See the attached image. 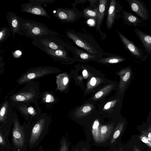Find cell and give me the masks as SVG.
<instances>
[{
	"mask_svg": "<svg viewBox=\"0 0 151 151\" xmlns=\"http://www.w3.org/2000/svg\"><path fill=\"white\" fill-rule=\"evenodd\" d=\"M49 119L40 118L30 125L27 134L28 147L30 149L37 147L48 132Z\"/></svg>",
	"mask_w": 151,
	"mask_h": 151,
	"instance_id": "1",
	"label": "cell"
},
{
	"mask_svg": "<svg viewBox=\"0 0 151 151\" xmlns=\"http://www.w3.org/2000/svg\"><path fill=\"white\" fill-rule=\"evenodd\" d=\"M22 31L25 36L32 39L50 35L59 36V34L50 29L43 23L18 16Z\"/></svg>",
	"mask_w": 151,
	"mask_h": 151,
	"instance_id": "2",
	"label": "cell"
},
{
	"mask_svg": "<svg viewBox=\"0 0 151 151\" xmlns=\"http://www.w3.org/2000/svg\"><path fill=\"white\" fill-rule=\"evenodd\" d=\"M30 123L21 125L18 119H14L12 129V151H27L28 131Z\"/></svg>",
	"mask_w": 151,
	"mask_h": 151,
	"instance_id": "3",
	"label": "cell"
},
{
	"mask_svg": "<svg viewBox=\"0 0 151 151\" xmlns=\"http://www.w3.org/2000/svg\"><path fill=\"white\" fill-rule=\"evenodd\" d=\"M59 36L50 35L34 38L32 39L31 42L33 45H41L52 50L69 49L68 44Z\"/></svg>",
	"mask_w": 151,
	"mask_h": 151,
	"instance_id": "4",
	"label": "cell"
},
{
	"mask_svg": "<svg viewBox=\"0 0 151 151\" xmlns=\"http://www.w3.org/2000/svg\"><path fill=\"white\" fill-rule=\"evenodd\" d=\"M57 69L51 66H39L29 69L18 80L19 83H22L30 80L45 75L55 73Z\"/></svg>",
	"mask_w": 151,
	"mask_h": 151,
	"instance_id": "5",
	"label": "cell"
},
{
	"mask_svg": "<svg viewBox=\"0 0 151 151\" xmlns=\"http://www.w3.org/2000/svg\"><path fill=\"white\" fill-rule=\"evenodd\" d=\"M67 37L72 40L78 47L85 50L88 52L92 54H98V51L91 42L82 38L78 33H73L71 31L65 32Z\"/></svg>",
	"mask_w": 151,
	"mask_h": 151,
	"instance_id": "6",
	"label": "cell"
},
{
	"mask_svg": "<svg viewBox=\"0 0 151 151\" xmlns=\"http://www.w3.org/2000/svg\"><path fill=\"white\" fill-rule=\"evenodd\" d=\"M132 11L143 21L148 20L150 17L149 11L144 3L140 0H126Z\"/></svg>",
	"mask_w": 151,
	"mask_h": 151,
	"instance_id": "7",
	"label": "cell"
},
{
	"mask_svg": "<svg viewBox=\"0 0 151 151\" xmlns=\"http://www.w3.org/2000/svg\"><path fill=\"white\" fill-rule=\"evenodd\" d=\"M52 15L59 20L65 22H71L78 17L77 12L72 9L58 8L53 12Z\"/></svg>",
	"mask_w": 151,
	"mask_h": 151,
	"instance_id": "8",
	"label": "cell"
},
{
	"mask_svg": "<svg viewBox=\"0 0 151 151\" xmlns=\"http://www.w3.org/2000/svg\"><path fill=\"white\" fill-rule=\"evenodd\" d=\"M42 5L30 2L21 4V10L24 12L29 13L35 15L46 17L50 19L51 17Z\"/></svg>",
	"mask_w": 151,
	"mask_h": 151,
	"instance_id": "9",
	"label": "cell"
},
{
	"mask_svg": "<svg viewBox=\"0 0 151 151\" xmlns=\"http://www.w3.org/2000/svg\"><path fill=\"white\" fill-rule=\"evenodd\" d=\"M18 17V16L15 13L13 12H8L6 15V18L13 39L15 38L16 34L25 36L21 29Z\"/></svg>",
	"mask_w": 151,
	"mask_h": 151,
	"instance_id": "10",
	"label": "cell"
},
{
	"mask_svg": "<svg viewBox=\"0 0 151 151\" xmlns=\"http://www.w3.org/2000/svg\"><path fill=\"white\" fill-rule=\"evenodd\" d=\"M34 45L50 55L55 61H65L69 58L66 50H52L41 45Z\"/></svg>",
	"mask_w": 151,
	"mask_h": 151,
	"instance_id": "11",
	"label": "cell"
},
{
	"mask_svg": "<svg viewBox=\"0 0 151 151\" xmlns=\"http://www.w3.org/2000/svg\"><path fill=\"white\" fill-rule=\"evenodd\" d=\"M117 3L115 0L110 1L106 22L107 27L109 29L111 28L114 23L117 12L122 10L120 6L116 7Z\"/></svg>",
	"mask_w": 151,
	"mask_h": 151,
	"instance_id": "12",
	"label": "cell"
},
{
	"mask_svg": "<svg viewBox=\"0 0 151 151\" xmlns=\"http://www.w3.org/2000/svg\"><path fill=\"white\" fill-rule=\"evenodd\" d=\"M118 34L122 42L133 55L138 58L142 57L143 52L140 48L129 40L121 32H118Z\"/></svg>",
	"mask_w": 151,
	"mask_h": 151,
	"instance_id": "13",
	"label": "cell"
},
{
	"mask_svg": "<svg viewBox=\"0 0 151 151\" xmlns=\"http://www.w3.org/2000/svg\"><path fill=\"white\" fill-rule=\"evenodd\" d=\"M134 32L142 43L146 52L151 55V35L135 28Z\"/></svg>",
	"mask_w": 151,
	"mask_h": 151,
	"instance_id": "14",
	"label": "cell"
},
{
	"mask_svg": "<svg viewBox=\"0 0 151 151\" xmlns=\"http://www.w3.org/2000/svg\"><path fill=\"white\" fill-rule=\"evenodd\" d=\"M9 135L5 129L0 127V150L1 151H10L12 146L10 142Z\"/></svg>",
	"mask_w": 151,
	"mask_h": 151,
	"instance_id": "15",
	"label": "cell"
},
{
	"mask_svg": "<svg viewBox=\"0 0 151 151\" xmlns=\"http://www.w3.org/2000/svg\"><path fill=\"white\" fill-rule=\"evenodd\" d=\"M123 18L128 25L136 26L141 25L143 21L135 15L125 11L122 10Z\"/></svg>",
	"mask_w": 151,
	"mask_h": 151,
	"instance_id": "16",
	"label": "cell"
},
{
	"mask_svg": "<svg viewBox=\"0 0 151 151\" xmlns=\"http://www.w3.org/2000/svg\"><path fill=\"white\" fill-rule=\"evenodd\" d=\"M107 1V0H100L99 1L98 17L96 25V28L97 30L100 29L102 24Z\"/></svg>",
	"mask_w": 151,
	"mask_h": 151,
	"instance_id": "17",
	"label": "cell"
},
{
	"mask_svg": "<svg viewBox=\"0 0 151 151\" xmlns=\"http://www.w3.org/2000/svg\"><path fill=\"white\" fill-rule=\"evenodd\" d=\"M113 128V126L111 125H104L100 127V142H105L109 138Z\"/></svg>",
	"mask_w": 151,
	"mask_h": 151,
	"instance_id": "18",
	"label": "cell"
},
{
	"mask_svg": "<svg viewBox=\"0 0 151 151\" xmlns=\"http://www.w3.org/2000/svg\"><path fill=\"white\" fill-rule=\"evenodd\" d=\"M74 54L79 58L84 60L95 59L98 55V54H91L77 48L75 50Z\"/></svg>",
	"mask_w": 151,
	"mask_h": 151,
	"instance_id": "19",
	"label": "cell"
},
{
	"mask_svg": "<svg viewBox=\"0 0 151 151\" xmlns=\"http://www.w3.org/2000/svg\"><path fill=\"white\" fill-rule=\"evenodd\" d=\"M92 133L95 142L97 143L100 142V127L98 120H96L94 122L92 127Z\"/></svg>",
	"mask_w": 151,
	"mask_h": 151,
	"instance_id": "20",
	"label": "cell"
},
{
	"mask_svg": "<svg viewBox=\"0 0 151 151\" xmlns=\"http://www.w3.org/2000/svg\"><path fill=\"white\" fill-rule=\"evenodd\" d=\"M99 9L96 7L93 9L89 8H85L83 11L84 16L87 18L93 19L97 20Z\"/></svg>",
	"mask_w": 151,
	"mask_h": 151,
	"instance_id": "21",
	"label": "cell"
},
{
	"mask_svg": "<svg viewBox=\"0 0 151 151\" xmlns=\"http://www.w3.org/2000/svg\"><path fill=\"white\" fill-rule=\"evenodd\" d=\"M34 95L31 92H26L17 94L14 96V100L18 101L29 100L33 98Z\"/></svg>",
	"mask_w": 151,
	"mask_h": 151,
	"instance_id": "22",
	"label": "cell"
},
{
	"mask_svg": "<svg viewBox=\"0 0 151 151\" xmlns=\"http://www.w3.org/2000/svg\"><path fill=\"white\" fill-rule=\"evenodd\" d=\"M121 79L122 83L121 87L125 86L126 83L128 82L131 77L132 71L130 68H128L122 70L121 72Z\"/></svg>",
	"mask_w": 151,
	"mask_h": 151,
	"instance_id": "23",
	"label": "cell"
},
{
	"mask_svg": "<svg viewBox=\"0 0 151 151\" xmlns=\"http://www.w3.org/2000/svg\"><path fill=\"white\" fill-rule=\"evenodd\" d=\"M125 60V59L120 56H114L100 59L99 61L104 63H115L122 62Z\"/></svg>",
	"mask_w": 151,
	"mask_h": 151,
	"instance_id": "24",
	"label": "cell"
},
{
	"mask_svg": "<svg viewBox=\"0 0 151 151\" xmlns=\"http://www.w3.org/2000/svg\"><path fill=\"white\" fill-rule=\"evenodd\" d=\"M10 28L6 26L0 29V43L1 44L6 40L10 35Z\"/></svg>",
	"mask_w": 151,
	"mask_h": 151,
	"instance_id": "25",
	"label": "cell"
},
{
	"mask_svg": "<svg viewBox=\"0 0 151 151\" xmlns=\"http://www.w3.org/2000/svg\"><path fill=\"white\" fill-rule=\"evenodd\" d=\"M124 127V122H119L115 129L111 141V144L114 143L116 139L119 136L122 132Z\"/></svg>",
	"mask_w": 151,
	"mask_h": 151,
	"instance_id": "26",
	"label": "cell"
},
{
	"mask_svg": "<svg viewBox=\"0 0 151 151\" xmlns=\"http://www.w3.org/2000/svg\"><path fill=\"white\" fill-rule=\"evenodd\" d=\"M68 150L67 141L64 137H63L60 141L58 151H68Z\"/></svg>",
	"mask_w": 151,
	"mask_h": 151,
	"instance_id": "27",
	"label": "cell"
},
{
	"mask_svg": "<svg viewBox=\"0 0 151 151\" xmlns=\"http://www.w3.org/2000/svg\"><path fill=\"white\" fill-rule=\"evenodd\" d=\"M55 1V0H28L29 2L41 5L43 4L53 3Z\"/></svg>",
	"mask_w": 151,
	"mask_h": 151,
	"instance_id": "28",
	"label": "cell"
},
{
	"mask_svg": "<svg viewBox=\"0 0 151 151\" xmlns=\"http://www.w3.org/2000/svg\"><path fill=\"white\" fill-rule=\"evenodd\" d=\"M141 140L151 148V141L147 137L142 134L139 136Z\"/></svg>",
	"mask_w": 151,
	"mask_h": 151,
	"instance_id": "29",
	"label": "cell"
},
{
	"mask_svg": "<svg viewBox=\"0 0 151 151\" xmlns=\"http://www.w3.org/2000/svg\"><path fill=\"white\" fill-rule=\"evenodd\" d=\"M27 114L30 116H33L36 114L34 108L30 106L27 108L26 109Z\"/></svg>",
	"mask_w": 151,
	"mask_h": 151,
	"instance_id": "30",
	"label": "cell"
},
{
	"mask_svg": "<svg viewBox=\"0 0 151 151\" xmlns=\"http://www.w3.org/2000/svg\"><path fill=\"white\" fill-rule=\"evenodd\" d=\"M142 134L146 136L149 140L151 141V128H149L146 131H144Z\"/></svg>",
	"mask_w": 151,
	"mask_h": 151,
	"instance_id": "31",
	"label": "cell"
},
{
	"mask_svg": "<svg viewBox=\"0 0 151 151\" xmlns=\"http://www.w3.org/2000/svg\"><path fill=\"white\" fill-rule=\"evenodd\" d=\"M54 99L53 96L50 94L46 96L45 100L46 102H51L54 101Z\"/></svg>",
	"mask_w": 151,
	"mask_h": 151,
	"instance_id": "32",
	"label": "cell"
},
{
	"mask_svg": "<svg viewBox=\"0 0 151 151\" xmlns=\"http://www.w3.org/2000/svg\"><path fill=\"white\" fill-rule=\"evenodd\" d=\"M91 110V107L88 106H85L82 109V111L84 113L88 112L90 111Z\"/></svg>",
	"mask_w": 151,
	"mask_h": 151,
	"instance_id": "33",
	"label": "cell"
},
{
	"mask_svg": "<svg viewBox=\"0 0 151 151\" xmlns=\"http://www.w3.org/2000/svg\"><path fill=\"white\" fill-rule=\"evenodd\" d=\"M103 93L102 91H99L97 93L95 94V97L96 98H99L103 95Z\"/></svg>",
	"mask_w": 151,
	"mask_h": 151,
	"instance_id": "34",
	"label": "cell"
},
{
	"mask_svg": "<svg viewBox=\"0 0 151 151\" xmlns=\"http://www.w3.org/2000/svg\"><path fill=\"white\" fill-rule=\"evenodd\" d=\"M96 83V78L94 77L92 78L90 81L91 84L92 86H94L95 85Z\"/></svg>",
	"mask_w": 151,
	"mask_h": 151,
	"instance_id": "35",
	"label": "cell"
},
{
	"mask_svg": "<svg viewBox=\"0 0 151 151\" xmlns=\"http://www.w3.org/2000/svg\"><path fill=\"white\" fill-rule=\"evenodd\" d=\"M68 79L67 77H64L63 79V82L64 85H66L68 83Z\"/></svg>",
	"mask_w": 151,
	"mask_h": 151,
	"instance_id": "36",
	"label": "cell"
},
{
	"mask_svg": "<svg viewBox=\"0 0 151 151\" xmlns=\"http://www.w3.org/2000/svg\"><path fill=\"white\" fill-rule=\"evenodd\" d=\"M111 102H109L107 103L104 106V108L106 109H108L109 108L111 105Z\"/></svg>",
	"mask_w": 151,
	"mask_h": 151,
	"instance_id": "37",
	"label": "cell"
},
{
	"mask_svg": "<svg viewBox=\"0 0 151 151\" xmlns=\"http://www.w3.org/2000/svg\"><path fill=\"white\" fill-rule=\"evenodd\" d=\"M37 151H45L43 147L41 145H40L39 147V148H38V149L37 150Z\"/></svg>",
	"mask_w": 151,
	"mask_h": 151,
	"instance_id": "38",
	"label": "cell"
},
{
	"mask_svg": "<svg viewBox=\"0 0 151 151\" xmlns=\"http://www.w3.org/2000/svg\"><path fill=\"white\" fill-rule=\"evenodd\" d=\"M134 151H141L139 148L136 145H134L133 147Z\"/></svg>",
	"mask_w": 151,
	"mask_h": 151,
	"instance_id": "39",
	"label": "cell"
},
{
	"mask_svg": "<svg viewBox=\"0 0 151 151\" xmlns=\"http://www.w3.org/2000/svg\"><path fill=\"white\" fill-rule=\"evenodd\" d=\"M88 1H89L90 3V5L91 6H92L97 1V0H88Z\"/></svg>",
	"mask_w": 151,
	"mask_h": 151,
	"instance_id": "40",
	"label": "cell"
},
{
	"mask_svg": "<svg viewBox=\"0 0 151 151\" xmlns=\"http://www.w3.org/2000/svg\"><path fill=\"white\" fill-rule=\"evenodd\" d=\"M87 72L86 70H84L83 72V76H86L87 75Z\"/></svg>",
	"mask_w": 151,
	"mask_h": 151,
	"instance_id": "41",
	"label": "cell"
},
{
	"mask_svg": "<svg viewBox=\"0 0 151 151\" xmlns=\"http://www.w3.org/2000/svg\"><path fill=\"white\" fill-rule=\"evenodd\" d=\"M76 151H83L82 150H76Z\"/></svg>",
	"mask_w": 151,
	"mask_h": 151,
	"instance_id": "42",
	"label": "cell"
},
{
	"mask_svg": "<svg viewBox=\"0 0 151 151\" xmlns=\"http://www.w3.org/2000/svg\"><path fill=\"white\" fill-rule=\"evenodd\" d=\"M120 151H121V150H120Z\"/></svg>",
	"mask_w": 151,
	"mask_h": 151,
	"instance_id": "43",
	"label": "cell"
},
{
	"mask_svg": "<svg viewBox=\"0 0 151 151\" xmlns=\"http://www.w3.org/2000/svg\"><path fill=\"white\" fill-rule=\"evenodd\" d=\"M86 151H88V150Z\"/></svg>",
	"mask_w": 151,
	"mask_h": 151,
	"instance_id": "44",
	"label": "cell"
}]
</instances>
